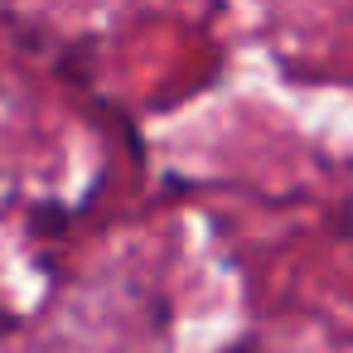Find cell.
Segmentation results:
<instances>
[{
	"mask_svg": "<svg viewBox=\"0 0 353 353\" xmlns=\"http://www.w3.org/2000/svg\"><path fill=\"white\" fill-rule=\"evenodd\" d=\"M73 218H78V208H63L59 199H39V203H30V228H34L39 237H63Z\"/></svg>",
	"mask_w": 353,
	"mask_h": 353,
	"instance_id": "6da1fadb",
	"label": "cell"
},
{
	"mask_svg": "<svg viewBox=\"0 0 353 353\" xmlns=\"http://www.w3.org/2000/svg\"><path fill=\"white\" fill-rule=\"evenodd\" d=\"M223 353H256V339H232Z\"/></svg>",
	"mask_w": 353,
	"mask_h": 353,
	"instance_id": "3957f363",
	"label": "cell"
},
{
	"mask_svg": "<svg viewBox=\"0 0 353 353\" xmlns=\"http://www.w3.org/2000/svg\"><path fill=\"white\" fill-rule=\"evenodd\" d=\"M15 329H20V314H15L10 305H0V343H6V339H10Z\"/></svg>",
	"mask_w": 353,
	"mask_h": 353,
	"instance_id": "7a4b0ae2",
	"label": "cell"
}]
</instances>
